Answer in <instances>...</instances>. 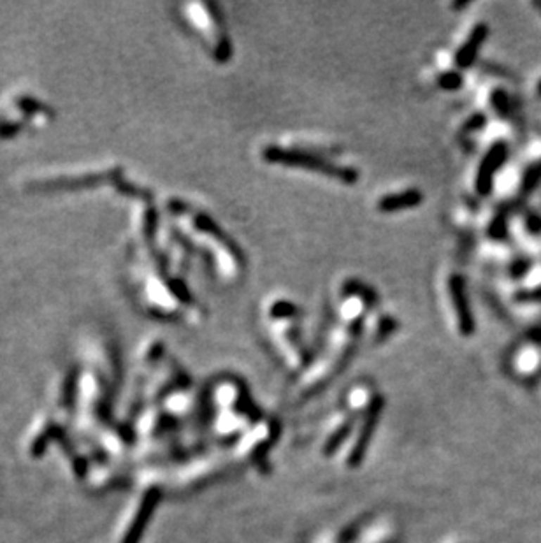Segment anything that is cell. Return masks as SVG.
Listing matches in <instances>:
<instances>
[{
  "mask_svg": "<svg viewBox=\"0 0 541 543\" xmlns=\"http://www.w3.org/2000/svg\"><path fill=\"white\" fill-rule=\"evenodd\" d=\"M448 294H450L454 313L457 317L459 333L469 336L475 331V320H473L471 306H469L468 295H466L464 281L457 274L450 276V280H448Z\"/></svg>",
  "mask_w": 541,
  "mask_h": 543,
  "instance_id": "3",
  "label": "cell"
},
{
  "mask_svg": "<svg viewBox=\"0 0 541 543\" xmlns=\"http://www.w3.org/2000/svg\"><path fill=\"white\" fill-rule=\"evenodd\" d=\"M424 196L416 189H408L402 190V192L388 193L383 196L378 200V210L381 213H397V211L409 210V207H415L422 203Z\"/></svg>",
  "mask_w": 541,
  "mask_h": 543,
  "instance_id": "4",
  "label": "cell"
},
{
  "mask_svg": "<svg viewBox=\"0 0 541 543\" xmlns=\"http://www.w3.org/2000/svg\"><path fill=\"white\" fill-rule=\"evenodd\" d=\"M264 158L271 162V164H283L290 165V167H306L307 171L331 176V178L341 179L345 183H353L355 179H359V172L353 171L352 167L334 164V162L327 160V158H324L318 153H313V151L269 146L264 150Z\"/></svg>",
  "mask_w": 541,
  "mask_h": 543,
  "instance_id": "1",
  "label": "cell"
},
{
  "mask_svg": "<svg viewBox=\"0 0 541 543\" xmlns=\"http://www.w3.org/2000/svg\"><path fill=\"white\" fill-rule=\"evenodd\" d=\"M538 91L541 94V83H540V87H538Z\"/></svg>",
  "mask_w": 541,
  "mask_h": 543,
  "instance_id": "7",
  "label": "cell"
},
{
  "mask_svg": "<svg viewBox=\"0 0 541 543\" xmlns=\"http://www.w3.org/2000/svg\"><path fill=\"white\" fill-rule=\"evenodd\" d=\"M508 157V148L504 143H496L489 151L485 153L483 160L480 162L478 171H476L475 178V186L476 192L480 196H487L490 192L494 185V176L496 171H499V167L503 165V162Z\"/></svg>",
  "mask_w": 541,
  "mask_h": 543,
  "instance_id": "2",
  "label": "cell"
},
{
  "mask_svg": "<svg viewBox=\"0 0 541 543\" xmlns=\"http://www.w3.org/2000/svg\"><path fill=\"white\" fill-rule=\"evenodd\" d=\"M487 32H489V28H487L485 23H480V25H476L475 28H473V32H471V35L468 37V41H466L464 44H462L461 48L457 49V53H455V56H454V60H455V63H457L459 69H466V67H469L473 62H475L476 55H478L480 46H482V42L485 41V37H487Z\"/></svg>",
  "mask_w": 541,
  "mask_h": 543,
  "instance_id": "5",
  "label": "cell"
},
{
  "mask_svg": "<svg viewBox=\"0 0 541 543\" xmlns=\"http://www.w3.org/2000/svg\"><path fill=\"white\" fill-rule=\"evenodd\" d=\"M447 543H455V540H450V542H447Z\"/></svg>",
  "mask_w": 541,
  "mask_h": 543,
  "instance_id": "9",
  "label": "cell"
},
{
  "mask_svg": "<svg viewBox=\"0 0 541 543\" xmlns=\"http://www.w3.org/2000/svg\"><path fill=\"white\" fill-rule=\"evenodd\" d=\"M536 6H538V7H540V9H541V2H538V4H536Z\"/></svg>",
  "mask_w": 541,
  "mask_h": 543,
  "instance_id": "8",
  "label": "cell"
},
{
  "mask_svg": "<svg viewBox=\"0 0 541 543\" xmlns=\"http://www.w3.org/2000/svg\"><path fill=\"white\" fill-rule=\"evenodd\" d=\"M392 535V528L385 520H378L373 526L364 530L362 533L353 537L348 543H387Z\"/></svg>",
  "mask_w": 541,
  "mask_h": 543,
  "instance_id": "6",
  "label": "cell"
}]
</instances>
